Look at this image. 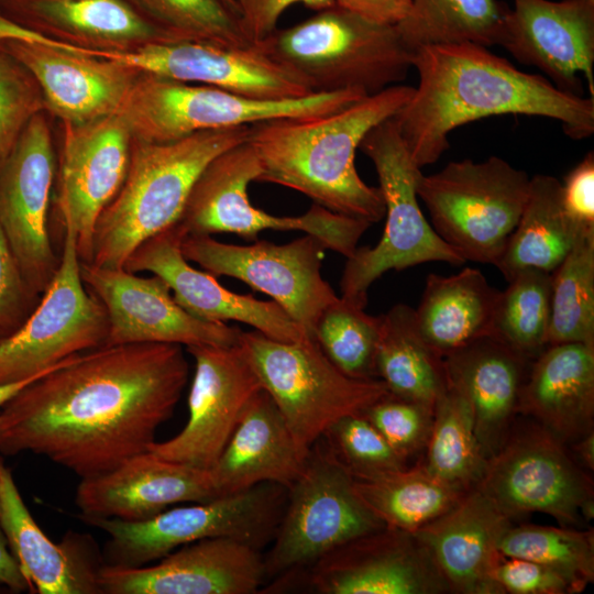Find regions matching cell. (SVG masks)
Wrapping results in <instances>:
<instances>
[{"instance_id": "6da1fadb", "label": "cell", "mask_w": 594, "mask_h": 594, "mask_svg": "<svg viewBox=\"0 0 594 594\" xmlns=\"http://www.w3.org/2000/svg\"><path fill=\"white\" fill-rule=\"evenodd\" d=\"M188 375L178 344L100 346L70 356L0 408V453L44 455L81 479L107 473L155 441Z\"/></svg>"}, {"instance_id": "7a4b0ae2", "label": "cell", "mask_w": 594, "mask_h": 594, "mask_svg": "<svg viewBox=\"0 0 594 594\" xmlns=\"http://www.w3.org/2000/svg\"><path fill=\"white\" fill-rule=\"evenodd\" d=\"M411 67L418 72V86L394 119L420 168L436 163L449 148L454 129L492 116L554 119L578 140L594 132V98L563 92L546 77L519 70L485 46H424L411 53Z\"/></svg>"}, {"instance_id": "3957f363", "label": "cell", "mask_w": 594, "mask_h": 594, "mask_svg": "<svg viewBox=\"0 0 594 594\" xmlns=\"http://www.w3.org/2000/svg\"><path fill=\"white\" fill-rule=\"evenodd\" d=\"M414 87L393 85L337 112L280 118L250 125L261 164L257 182L297 190L333 212L377 222L385 216L380 188L360 177L354 157L365 135L395 116Z\"/></svg>"}, {"instance_id": "277c9868", "label": "cell", "mask_w": 594, "mask_h": 594, "mask_svg": "<svg viewBox=\"0 0 594 594\" xmlns=\"http://www.w3.org/2000/svg\"><path fill=\"white\" fill-rule=\"evenodd\" d=\"M250 125L204 131L150 143L133 140L125 180L99 216L88 263L123 268L145 240L176 224L207 164L249 139Z\"/></svg>"}, {"instance_id": "5b68a950", "label": "cell", "mask_w": 594, "mask_h": 594, "mask_svg": "<svg viewBox=\"0 0 594 594\" xmlns=\"http://www.w3.org/2000/svg\"><path fill=\"white\" fill-rule=\"evenodd\" d=\"M308 81L315 92L359 89L367 96L407 76L411 52L396 26L336 6L255 43Z\"/></svg>"}, {"instance_id": "8992f818", "label": "cell", "mask_w": 594, "mask_h": 594, "mask_svg": "<svg viewBox=\"0 0 594 594\" xmlns=\"http://www.w3.org/2000/svg\"><path fill=\"white\" fill-rule=\"evenodd\" d=\"M365 97L362 90L346 89L293 99L260 100L213 86L141 73L118 113L133 140L165 143L198 132L267 120L326 116Z\"/></svg>"}, {"instance_id": "52a82bcc", "label": "cell", "mask_w": 594, "mask_h": 594, "mask_svg": "<svg viewBox=\"0 0 594 594\" xmlns=\"http://www.w3.org/2000/svg\"><path fill=\"white\" fill-rule=\"evenodd\" d=\"M238 343L306 454L336 421L389 394L377 378L344 374L315 338L285 342L241 330Z\"/></svg>"}, {"instance_id": "ba28073f", "label": "cell", "mask_w": 594, "mask_h": 594, "mask_svg": "<svg viewBox=\"0 0 594 594\" xmlns=\"http://www.w3.org/2000/svg\"><path fill=\"white\" fill-rule=\"evenodd\" d=\"M360 147L375 166L386 221L375 246L356 248L346 257L340 287L342 298L365 308L370 286L391 270L402 271L427 262L461 265L465 260L422 215L417 195L421 168L402 139L394 116L374 127Z\"/></svg>"}, {"instance_id": "9c48e42d", "label": "cell", "mask_w": 594, "mask_h": 594, "mask_svg": "<svg viewBox=\"0 0 594 594\" xmlns=\"http://www.w3.org/2000/svg\"><path fill=\"white\" fill-rule=\"evenodd\" d=\"M530 177L498 156L421 174L417 195L436 233L464 260L496 265L528 198Z\"/></svg>"}, {"instance_id": "30bf717a", "label": "cell", "mask_w": 594, "mask_h": 594, "mask_svg": "<svg viewBox=\"0 0 594 594\" xmlns=\"http://www.w3.org/2000/svg\"><path fill=\"white\" fill-rule=\"evenodd\" d=\"M280 488L284 487L264 483L244 492L165 509L142 520L80 517L109 536L106 565L139 568L207 538H234L258 548L275 534L280 519Z\"/></svg>"}, {"instance_id": "8fae6325", "label": "cell", "mask_w": 594, "mask_h": 594, "mask_svg": "<svg viewBox=\"0 0 594 594\" xmlns=\"http://www.w3.org/2000/svg\"><path fill=\"white\" fill-rule=\"evenodd\" d=\"M261 164L249 139L212 158L196 179L178 223L186 234L234 233L253 240L264 230L302 231L345 257L372 223L314 204L297 217H277L251 205L248 186Z\"/></svg>"}, {"instance_id": "7c38bea8", "label": "cell", "mask_w": 594, "mask_h": 594, "mask_svg": "<svg viewBox=\"0 0 594 594\" xmlns=\"http://www.w3.org/2000/svg\"><path fill=\"white\" fill-rule=\"evenodd\" d=\"M287 490V507L264 557L266 576L307 568L337 547L385 527L360 499L353 476L326 443L314 444Z\"/></svg>"}, {"instance_id": "4fadbf2b", "label": "cell", "mask_w": 594, "mask_h": 594, "mask_svg": "<svg viewBox=\"0 0 594 594\" xmlns=\"http://www.w3.org/2000/svg\"><path fill=\"white\" fill-rule=\"evenodd\" d=\"M108 330L102 304L82 282L75 234L64 227L55 276L26 320L0 340V385L46 373L70 356L103 346Z\"/></svg>"}, {"instance_id": "5bb4252c", "label": "cell", "mask_w": 594, "mask_h": 594, "mask_svg": "<svg viewBox=\"0 0 594 594\" xmlns=\"http://www.w3.org/2000/svg\"><path fill=\"white\" fill-rule=\"evenodd\" d=\"M180 249L187 261L213 276L234 277L270 296L311 338L322 311L339 297L321 275L328 249L310 234L285 244L258 241L251 245L186 234Z\"/></svg>"}, {"instance_id": "9a60e30c", "label": "cell", "mask_w": 594, "mask_h": 594, "mask_svg": "<svg viewBox=\"0 0 594 594\" xmlns=\"http://www.w3.org/2000/svg\"><path fill=\"white\" fill-rule=\"evenodd\" d=\"M476 486L510 520L543 513L562 527L579 525L582 506L593 499L588 474L539 424L509 432Z\"/></svg>"}, {"instance_id": "2e32d148", "label": "cell", "mask_w": 594, "mask_h": 594, "mask_svg": "<svg viewBox=\"0 0 594 594\" xmlns=\"http://www.w3.org/2000/svg\"><path fill=\"white\" fill-rule=\"evenodd\" d=\"M51 118L45 110L34 116L0 166V227L25 282L40 296L59 264L48 229L57 164Z\"/></svg>"}, {"instance_id": "e0dca14e", "label": "cell", "mask_w": 594, "mask_h": 594, "mask_svg": "<svg viewBox=\"0 0 594 594\" xmlns=\"http://www.w3.org/2000/svg\"><path fill=\"white\" fill-rule=\"evenodd\" d=\"M0 47L37 81L46 112L61 123L118 113L141 72L24 30L0 14Z\"/></svg>"}, {"instance_id": "ac0fdd59", "label": "cell", "mask_w": 594, "mask_h": 594, "mask_svg": "<svg viewBox=\"0 0 594 594\" xmlns=\"http://www.w3.org/2000/svg\"><path fill=\"white\" fill-rule=\"evenodd\" d=\"M316 594L451 593L415 532L383 527L331 550L307 568L289 571Z\"/></svg>"}, {"instance_id": "d6986e66", "label": "cell", "mask_w": 594, "mask_h": 594, "mask_svg": "<svg viewBox=\"0 0 594 594\" xmlns=\"http://www.w3.org/2000/svg\"><path fill=\"white\" fill-rule=\"evenodd\" d=\"M87 289L102 304L108 318L103 346L130 343L219 345L238 343L241 329L206 321L186 311L158 276L143 277L125 268L80 262Z\"/></svg>"}, {"instance_id": "ffe728a7", "label": "cell", "mask_w": 594, "mask_h": 594, "mask_svg": "<svg viewBox=\"0 0 594 594\" xmlns=\"http://www.w3.org/2000/svg\"><path fill=\"white\" fill-rule=\"evenodd\" d=\"M186 350L195 361L188 420L176 436L153 441L147 451L172 462L209 470L262 386L239 343L191 345Z\"/></svg>"}, {"instance_id": "44dd1931", "label": "cell", "mask_w": 594, "mask_h": 594, "mask_svg": "<svg viewBox=\"0 0 594 594\" xmlns=\"http://www.w3.org/2000/svg\"><path fill=\"white\" fill-rule=\"evenodd\" d=\"M75 50L122 63L141 73L213 86L252 99L283 100L315 94L306 79L256 44L162 42L121 53Z\"/></svg>"}, {"instance_id": "7402d4cb", "label": "cell", "mask_w": 594, "mask_h": 594, "mask_svg": "<svg viewBox=\"0 0 594 594\" xmlns=\"http://www.w3.org/2000/svg\"><path fill=\"white\" fill-rule=\"evenodd\" d=\"M61 127L57 206L80 262L88 263L97 220L125 180L133 138L119 113Z\"/></svg>"}, {"instance_id": "603a6c76", "label": "cell", "mask_w": 594, "mask_h": 594, "mask_svg": "<svg viewBox=\"0 0 594 594\" xmlns=\"http://www.w3.org/2000/svg\"><path fill=\"white\" fill-rule=\"evenodd\" d=\"M139 568L103 565L99 593L253 594L266 578L258 548L234 538H207L185 544Z\"/></svg>"}, {"instance_id": "cb8c5ba5", "label": "cell", "mask_w": 594, "mask_h": 594, "mask_svg": "<svg viewBox=\"0 0 594 594\" xmlns=\"http://www.w3.org/2000/svg\"><path fill=\"white\" fill-rule=\"evenodd\" d=\"M498 45L539 68L561 91L594 98V0H513Z\"/></svg>"}, {"instance_id": "d4e9b609", "label": "cell", "mask_w": 594, "mask_h": 594, "mask_svg": "<svg viewBox=\"0 0 594 594\" xmlns=\"http://www.w3.org/2000/svg\"><path fill=\"white\" fill-rule=\"evenodd\" d=\"M185 235L177 222L142 242L123 268L132 273L146 271L161 277L169 286L174 299L196 318L242 322L278 341L311 338L275 301L230 292L212 274L189 265L180 249Z\"/></svg>"}, {"instance_id": "484cf974", "label": "cell", "mask_w": 594, "mask_h": 594, "mask_svg": "<svg viewBox=\"0 0 594 594\" xmlns=\"http://www.w3.org/2000/svg\"><path fill=\"white\" fill-rule=\"evenodd\" d=\"M219 497L209 470L135 454L111 471L81 479L75 504L86 517L150 518L172 505Z\"/></svg>"}, {"instance_id": "4316f807", "label": "cell", "mask_w": 594, "mask_h": 594, "mask_svg": "<svg viewBox=\"0 0 594 594\" xmlns=\"http://www.w3.org/2000/svg\"><path fill=\"white\" fill-rule=\"evenodd\" d=\"M512 520L477 486L448 512L415 531L451 593L502 594L493 571Z\"/></svg>"}, {"instance_id": "83f0119b", "label": "cell", "mask_w": 594, "mask_h": 594, "mask_svg": "<svg viewBox=\"0 0 594 594\" xmlns=\"http://www.w3.org/2000/svg\"><path fill=\"white\" fill-rule=\"evenodd\" d=\"M0 14L32 33L88 52L170 42L123 0H0Z\"/></svg>"}, {"instance_id": "f1b7e54d", "label": "cell", "mask_w": 594, "mask_h": 594, "mask_svg": "<svg viewBox=\"0 0 594 594\" xmlns=\"http://www.w3.org/2000/svg\"><path fill=\"white\" fill-rule=\"evenodd\" d=\"M442 361L448 384L470 405L477 440L488 460L510 432L532 362L493 334L453 350Z\"/></svg>"}, {"instance_id": "f546056e", "label": "cell", "mask_w": 594, "mask_h": 594, "mask_svg": "<svg viewBox=\"0 0 594 594\" xmlns=\"http://www.w3.org/2000/svg\"><path fill=\"white\" fill-rule=\"evenodd\" d=\"M284 417L262 388L244 408L229 441L209 469L218 496L272 483L288 488L306 458Z\"/></svg>"}, {"instance_id": "4dcf8cb0", "label": "cell", "mask_w": 594, "mask_h": 594, "mask_svg": "<svg viewBox=\"0 0 594 594\" xmlns=\"http://www.w3.org/2000/svg\"><path fill=\"white\" fill-rule=\"evenodd\" d=\"M0 528L30 590L40 594L99 593L101 566L82 536L53 542L23 502L11 471L0 459Z\"/></svg>"}, {"instance_id": "1f68e13d", "label": "cell", "mask_w": 594, "mask_h": 594, "mask_svg": "<svg viewBox=\"0 0 594 594\" xmlns=\"http://www.w3.org/2000/svg\"><path fill=\"white\" fill-rule=\"evenodd\" d=\"M565 444L593 430L594 344L548 345L531 363L518 410Z\"/></svg>"}, {"instance_id": "d6a6232c", "label": "cell", "mask_w": 594, "mask_h": 594, "mask_svg": "<svg viewBox=\"0 0 594 594\" xmlns=\"http://www.w3.org/2000/svg\"><path fill=\"white\" fill-rule=\"evenodd\" d=\"M499 290L477 268L450 276L429 274L420 302L414 309L417 329L438 354L492 333Z\"/></svg>"}, {"instance_id": "836d02e7", "label": "cell", "mask_w": 594, "mask_h": 594, "mask_svg": "<svg viewBox=\"0 0 594 594\" xmlns=\"http://www.w3.org/2000/svg\"><path fill=\"white\" fill-rule=\"evenodd\" d=\"M582 229L564 209L561 182L550 175H535L520 218L495 266L507 282L527 267L552 273Z\"/></svg>"}, {"instance_id": "e575fe53", "label": "cell", "mask_w": 594, "mask_h": 594, "mask_svg": "<svg viewBox=\"0 0 594 594\" xmlns=\"http://www.w3.org/2000/svg\"><path fill=\"white\" fill-rule=\"evenodd\" d=\"M375 373L391 395L431 406L448 386L442 356L420 336L408 305L381 315Z\"/></svg>"}, {"instance_id": "d590c367", "label": "cell", "mask_w": 594, "mask_h": 594, "mask_svg": "<svg viewBox=\"0 0 594 594\" xmlns=\"http://www.w3.org/2000/svg\"><path fill=\"white\" fill-rule=\"evenodd\" d=\"M364 505L386 526L410 532L453 507L466 491L430 474L424 464L371 477H353Z\"/></svg>"}, {"instance_id": "8d00e7d4", "label": "cell", "mask_w": 594, "mask_h": 594, "mask_svg": "<svg viewBox=\"0 0 594 594\" xmlns=\"http://www.w3.org/2000/svg\"><path fill=\"white\" fill-rule=\"evenodd\" d=\"M509 8L497 0H413L396 25L405 46L472 43L498 45Z\"/></svg>"}, {"instance_id": "74e56055", "label": "cell", "mask_w": 594, "mask_h": 594, "mask_svg": "<svg viewBox=\"0 0 594 594\" xmlns=\"http://www.w3.org/2000/svg\"><path fill=\"white\" fill-rule=\"evenodd\" d=\"M426 446L424 465L435 477L463 491L481 482L488 460L477 440L469 403L449 384L435 403Z\"/></svg>"}, {"instance_id": "f35d334b", "label": "cell", "mask_w": 594, "mask_h": 594, "mask_svg": "<svg viewBox=\"0 0 594 594\" xmlns=\"http://www.w3.org/2000/svg\"><path fill=\"white\" fill-rule=\"evenodd\" d=\"M594 344V228H584L551 273L548 345Z\"/></svg>"}, {"instance_id": "ab89813d", "label": "cell", "mask_w": 594, "mask_h": 594, "mask_svg": "<svg viewBox=\"0 0 594 594\" xmlns=\"http://www.w3.org/2000/svg\"><path fill=\"white\" fill-rule=\"evenodd\" d=\"M551 318V273L527 267L499 292L492 333L529 361L547 346Z\"/></svg>"}, {"instance_id": "60d3db41", "label": "cell", "mask_w": 594, "mask_h": 594, "mask_svg": "<svg viewBox=\"0 0 594 594\" xmlns=\"http://www.w3.org/2000/svg\"><path fill=\"white\" fill-rule=\"evenodd\" d=\"M170 42L252 44L226 0H123Z\"/></svg>"}, {"instance_id": "b9f144b4", "label": "cell", "mask_w": 594, "mask_h": 594, "mask_svg": "<svg viewBox=\"0 0 594 594\" xmlns=\"http://www.w3.org/2000/svg\"><path fill=\"white\" fill-rule=\"evenodd\" d=\"M498 549L503 556L528 559L554 569L571 582L575 593L594 580L593 530L528 524L510 526Z\"/></svg>"}, {"instance_id": "7bdbcfd3", "label": "cell", "mask_w": 594, "mask_h": 594, "mask_svg": "<svg viewBox=\"0 0 594 594\" xmlns=\"http://www.w3.org/2000/svg\"><path fill=\"white\" fill-rule=\"evenodd\" d=\"M381 316L338 297L320 315L314 338L323 353L344 374L374 380Z\"/></svg>"}, {"instance_id": "ee69618b", "label": "cell", "mask_w": 594, "mask_h": 594, "mask_svg": "<svg viewBox=\"0 0 594 594\" xmlns=\"http://www.w3.org/2000/svg\"><path fill=\"white\" fill-rule=\"evenodd\" d=\"M322 438L354 479L406 468V459L362 414L339 419Z\"/></svg>"}, {"instance_id": "f6af8a7d", "label": "cell", "mask_w": 594, "mask_h": 594, "mask_svg": "<svg viewBox=\"0 0 594 594\" xmlns=\"http://www.w3.org/2000/svg\"><path fill=\"white\" fill-rule=\"evenodd\" d=\"M44 110V97L35 78L0 47V166L33 117Z\"/></svg>"}, {"instance_id": "bcb514c9", "label": "cell", "mask_w": 594, "mask_h": 594, "mask_svg": "<svg viewBox=\"0 0 594 594\" xmlns=\"http://www.w3.org/2000/svg\"><path fill=\"white\" fill-rule=\"evenodd\" d=\"M362 415L407 460L427 444L433 406L388 394L370 405Z\"/></svg>"}, {"instance_id": "7dc6e473", "label": "cell", "mask_w": 594, "mask_h": 594, "mask_svg": "<svg viewBox=\"0 0 594 594\" xmlns=\"http://www.w3.org/2000/svg\"><path fill=\"white\" fill-rule=\"evenodd\" d=\"M25 282L9 241L0 227V340L13 333L40 301Z\"/></svg>"}, {"instance_id": "c3c4849f", "label": "cell", "mask_w": 594, "mask_h": 594, "mask_svg": "<svg viewBox=\"0 0 594 594\" xmlns=\"http://www.w3.org/2000/svg\"><path fill=\"white\" fill-rule=\"evenodd\" d=\"M493 578L503 593L571 594V582L554 569L522 558L501 556Z\"/></svg>"}, {"instance_id": "681fc988", "label": "cell", "mask_w": 594, "mask_h": 594, "mask_svg": "<svg viewBox=\"0 0 594 594\" xmlns=\"http://www.w3.org/2000/svg\"><path fill=\"white\" fill-rule=\"evenodd\" d=\"M239 16L243 33L255 44L271 35L279 18L293 4L301 3L316 11L333 6V0H228Z\"/></svg>"}, {"instance_id": "f907efd6", "label": "cell", "mask_w": 594, "mask_h": 594, "mask_svg": "<svg viewBox=\"0 0 594 594\" xmlns=\"http://www.w3.org/2000/svg\"><path fill=\"white\" fill-rule=\"evenodd\" d=\"M562 186V202L570 218L580 227L594 228V154L588 152L569 172Z\"/></svg>"}, {"instance_id": "816d5d0a", "label": "cell", "mask_w": 594, "mask_h": 594, "mask_svg": "<svg viewBox=\"0 0 594 594\" xmlns=\"http://www.w3.org/2000/svg\"><path fill=\"white\" fill-rule=\"evenodd\" d=\"M413 0H333V6L373 23L396 26L408 14Z\"/></svg>"}, {"instance_id": "f5cc1de1", "label": "cell", "mask_w": 594, "mask_h": 594, "mask_svg": "<svg viewBox=\"0 0 594 594\" xmlns=\"http://www.w3.org/2000/svg\"><path fill=\"white\" fill-rule=\"evenodd\" d=\"M0 584L15 592L30 590L16 559L8 549V541L2 530H0Z\"/></svg>"}, {"instance_id": "db71d44e", "label": "cell", "mask_w": 594, "mask_h": 594, "mask_svg": "<svg viewBox=\"0 0 594 594\" xmlns=\"http://www.w3.org/2000/svg\"><path fill=\"white\" fill-rule=\"evenodd\" d=\"M575 461L588 471L594 470V430L570 443Z\"/></svg>"}, {"instance_id": "11a10c76", "label": "cell", "mask_w": 594, "mask_h": 594, "mask_svg": "<svg viewBox=\"0 0 594 594\" xmlns=\"http://www.w3.org/2000/svg\"><path fill=\"white\" fill-rule=\"evenodd\" d=\"M63 363V362H62ZM61 363V364H62ZM59 364V365H61ZM57 367V366H56ZM54 370V369H53ZM52 371V370H51ZM50 372V371H48ZM46 372V373H48ZM46 373H43V374H40V375H36L34 377H31V378H28V380H24V381H20V382H14V383H9V384H2L0 385V408L10 399L12 398L20 389H22L24 386H26L28 384L32 383L33 381H35L36 378L41 377L42 375L46 374Z\"/></svg>"}, {"instance_id": "9f6ffc18", "label": "cell", "mask_w": 594, "mask_h": 594, "mask_svg": "<svg viewBox=\"0 0 594 594\" xmlns=\"http://www.w3.org/2000/svg\"><path fill=\"white\" fill-rule=\"evenodd\" d=\"M228 2V0H226ZM229 3V2H228ZM233 9V8H232Z\"/></svg>"}]
</instances>
